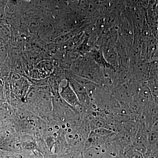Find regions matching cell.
<instances>
[{
	"label": "cell",
	"instance_id": "cell-1",
	"mask_svg": "<svg viewBox=\"0 0 158 158\" xmlns=\"http://www.w3.org/2000/svg\"><path fill=\"white\" fill-rule=\"evenodd\" d=\"M60 94L61 98L73 107L82 106L77 94L68 81L66 85L62 87Z\"/></svg>",
	"mask_w": 158,
	"mask_h": 158
},
{
	"label": "cell",
	"instance_id": "cell-2",
	"mask_svg": "<svg viewBox=\"0 0 158 158\" xmlns=\"http://www.w3.org/2000/svg\"><path fill=\"white\" fill-rule=\"evenodd\" d=\"M9 37V31L8 28L0 23V39L7 40Z\"/></svg>",
	"mask_w": 158,
	"mask_h": 158
}]
</instances>
